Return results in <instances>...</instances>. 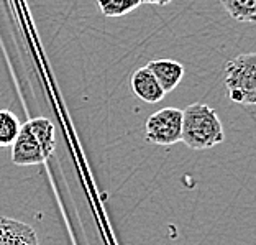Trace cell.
Here are the masks:
<instances>
[{"label":"cell","mask_w":256,"mask_h":245,"mask_svg":"<svg viewBox=\"0 0 256 245\" xmlns=\"http://www.w3.org/2000/svg\"><path fill=\"white\" fill-rule=\"evenodd\" d=\"M54 125L44 117L32 119L20 125L12 143V161L16 166L42 165L54 150Z\"/></svg>","instance_id":"obj_1"},{"label":"cell","mask_w":256,"mask_h":245,"mask_svg":"<svg viewBox=\"0 0 256 245\" xmlns=\"http://www.w3.org/2000/svg\"><path fill=\"white\" fill-rule=\"evenodd\" d=\"M225 138L217 112L206 104H190L182 110L181 142L192 150H207L222 143Z\"/></svg>","instance_id":"obj_2"},{"label":"cell","mask_w":256,"mask_h":245,"mask_svg":"<svg viewBox=\"0 0 256 245\" xmlns=\"http://www.w3.org/2000/svg\"><path fill=\"white\" fill-rule=\"evenodd\" d=\"M226 97L253 114L256 104V55L243 53L225 66Z\"/></svg>","instance_id":"obj_3"},{"label":"cell","mask_w":256,"mask_h":245,"mask_svg":"<svg viewBox=\"0 0 256 245\" xmlns=\"http://www.w3.org/2000/svg\"><path fill=\"white\" fill-rule=\"evenodd\" d=\"M182 110L166 107L154 112L146 120L144 137L153 145H174L181 142Z\"/></svg>","instance_id":"obj_4"},{"label":"cell","mask_w":256,"mask_h":245,"mask_svg":"<svg viewBox=\"0 0 256 245\" xmlns=\"http://www.w3.org/2000/svg\"><path fill=\"white\" fill-rule=\"evenodd\" d=\"M0 245H40L36 232L16 219L0 217Z\"/></svg>","instance_id":"obj_5"},{"label":"cell","mask_w":256,"mask_h":245,"mask_svg":"<svg viewBox=\"0 0 256 245\" xmlns=\"http://www.w3.org/2000/svg\"><path fill=\"white\" fill-rule=\"evenodd\" d=\"M132 91L138 99L146 104H156L164 97V91L161 89L153 73L144 66L136 69L132 76Z\"/></svg>","instance_id":"obj_6"},{"label":"cell","mask_w":256,"mask_h":245,"mask_svg":"<svg viewBox=\"0 0 256 245\" xmlns=\"http://www.w3.org/2000/svg\"><path fill=\"white\" fill-rule=\"evenodd\" d=\"M156 81L160 83L161 89L164 91V94L174 91L178 84L182 81L184 76V68L181 63L172 61V60H154L146 64Z\"/></svg>","instance_id":"obj_7"},{"label":"cell","mask_w":256,"mask_h":245,"mask_svg":"<svg viewBox=\"0 0 256 245\" xmlns=\"http://www.w3.org/2000/svg\"><path fill=\"white\" fill-rule=\"evenodd\" d=\"M232 19L242 23L256 22V0H220Z\"/></svg>","instance_id":"obj_8"},{"label":"cell","mask_w":256,"mask_h":245,"mask_svg":"<svg viewBox=\"0 0 256 245\" xmlns=\"http://www.w3.org/2000/svg\"><path fill=\"white\" fill-rule=\"evenodd\" d=\"M20 122L10 110H0V147H10L18 135Z\"/></svg>","instance_id":"obj_9"},{"label":"cell","mask_w":256,"mask_h":245,"mask_svg":"<svg viewBox=\"0 0 256 245\" xmlns=\"http://www.w3.org/2000/svg\"><path fill=\"white\" fill-rule=\"evenodd\" d=\"M142 5V0H97V7L106 17H124Z\"/></svg>","instance_id":"obj_10"},{"label":"cell","mask_w":256,"mask_h":245,"mask_svg":"<svg viewBox=\"0 0 256 245\" xmlns=\"http://www.w3.org/2000/svg\"><path fill=\"white\" fill-rule=\"evenodd\" d=\"M172 0H142V4H153V5H168Z\"/></svg>","instance_id":"obj_11"}]
</instances>
